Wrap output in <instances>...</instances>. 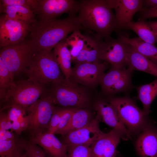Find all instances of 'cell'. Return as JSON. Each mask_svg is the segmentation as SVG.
I'll return each instance as SVG.
<instances>
[{"label":"cell","instance_id":"6da1fadb","mask_svg":"<svg viewBox=\"0 0 157 157\" xmlns=\"http://www.w3.org/2000/svg\"><path fill=\"white\" fill-rule=\"evenodd\" d=\"M81 30H84L75 16L68 15L62 19L36 20L31 25L28 40L35 50L51 51L69 34Z\"/></svg>","mask_w":157,"mask_h":157},{"label":"cell","instance_id":"f546056e","mask_svg":"<svg viewBox=\"0 0 157 157\" xmlns=\"http://www.w3.org/2000/svg\"><path fill=\"white\" fill-rule=\"evenodd\" d=\"M14 76L0 58V98L4 100L7 92L14 83Z\"/></svg>","mask_w":157,"mask_h":157},{"label":"cell","instance_id":"d6986e66","mask_svg":"<svg viewBox=\"0 0 157 157\" xmlns=\"http://www.w3.org/2000/svg\"><path fill=\"white\" fill-rule=\"evenodd\" d=\"M30 140L38 145L52 157H68L67 146L54 134L47 131L31 137Z\"/></svg>","mask_w":157,"mask_h":157},{"label":"cell","instance_id":"d590c367","mask_svg":"<svg viewBox=\"0 0 157 157\" xmlns=\"http://www.w3.org/2000/svg\"><path fill=\"white\" fill-rule=\"evenodd\" d=\"M138 15L140 19L157 18V8H142L140 11Z\"/></svg>","mask_w":157,"mask_h":157},{"label":"cell","instance_id":"5b68a950","mask_svg":"<svg viewBox=\"0 0 157 157\" xmlns=\"http://www.w3.org/2000/svg\"><path fill=\"white\" fill-rule=\"evenodd\" d=\"M105 98L114 107L131 138L137 136L151 121L128 96Z\"/></svg>","mask_w":157,"mask_h":157},{"label":"cell","instance_id":"74e56055","mask_svg":"<svg viewBox=\"0 0 157 157\" xmlns=\"http://www.w3.org/2000/svg\"><path fill=\"white\" fill-rule=\"evenodd\" d=\"M15 138L13 132L8 130H0V140H10Z\"/></svg>","mask_w":157,"mask_h":157},{"label":"cell","instance_id":"1f68e13d","mask_svg":"<svg viewBox=\"0 0 157 157\" xmlns=\"http://www.w3.org/2000/svg\"><path fill=\"white\" fill-rule=\"evenodd\" d=\"M67 147L68 157H92L90 147L72 145Z\"/></svg>","mask_w":157,"mask_h":157},{"label":"cell","instance_id":"f1b7e54d","mask_svg":"<svg viewBox=\"0 0 157 157\" xmlns=\"http://www.w3.org/2000/svg\"><path fill=\"white\" fill-rule=\"evenodd\" d=\"M24 152L22 139L0 140L1 157H18Z\"/></svg>","mask_w":157,"mask_h":157},{"label":"cell","instance_id":"e0dca14e","mask_svg":"<svg viewBox=\"0 0 157 157\" xmlns=\"http://www.w3.org/2000/svg\"><path fill=\"white\" fill-rule=\"evenodd\" d=\"M136 137L134 146L140 157H157V127L153 121Z\"/></svg>","mask_w":157,"mask_h":157},{"label":"cell","instance_id":"cb8c5ba5","mask_svg":"<svg viewBox=\"0 0 157 157\" xmlns=\"http://www.w3.org/2000/svg\"><path fill=\"white\" fill-rule=\"evenodd\" d=\"M53 49L54 55L65 78H71L72 57L65 39L57 44Z\"/></svg>","mask_w":157,"mask_h":157},{"label":"cell","instance_id":"60d3db41","mask_svg":"<svg viewBox=\"0 0 157 157\" xmlns=\"http://www.w3.org/2000/svg\"><path fill=\"white\" fill-rule=\"evenodd\" d=\"M153 32L157 35V21L147 22Z\"/></svg>","mask_w":157,"mask_h":157},{"label":"cell","instance_id":"7a4b0ae2","mask_svg":"<svg viewBox=\"0 0 157 157\" xmlns=\"http://www.w3.org/2000/svg\"><path fill=\"white\" fill-rule=\"evenodd\" d=\"M79 1L80 9L76 18L87 33L94 31L100 39H105L117 28L115 15L105 0Z\"/></svg>","mask_w":157,"mask_h":157},{"label":"cell","instance_id":"b9f144b4","mask_svg":"<svg viewBox=\"0 0 157 157\" xmlns=\"http://www.w3.org/2000/svg\"><path fill=\"white\" fill-rule=\"evenodd\" d=\"M18 157H27L24 152L19 155Z\"/></svg>","mask_w":157,"mask_h":157},{"label":"cell","instance_id":"9c48e42d","mask_svg":"<svg viewBox=\"0 0 157 157\" xmlns=\"http://www.w3.org/2000/svg\"><path fill=\"white\" fill-rule=\"evenodd\" d=\"M133 72L128 68L111 67L103 75L99 83L102 95L107 98L118 93L129 91L133 88L131 81Z\"/></svg>","mask_w":157,"mask_h":157},{"label":"cell","instance_id":"4dcf8cb0","mask_svg":"<svg viewBox=\"0 0 157 157\" xmlns=\"http://www.w3.org/2000/svg\"><path fill=\"white\" fill-rule=\"evenodd\" d=\"M22 143L27 157H52L40 146L30 140L22 139Z\"/></svg>","mask_w":157,"mask_h":157},{"label":"cell","instance_id":"ab89813d","mask_svg":"<svg viewBox=\"0 0 157 157\" xmlns=\"http://www.w3.org/2000/svg\"><path fill=\"white\" fill-rule=\"evenodd\" d=\"M142 8H157V0H142Z\"/></svg>","mask_w":157,"mask_h":157},{"label":"cell","instance_id":"ffe728a7","mask_svg":"<svg viewBox=\"0 0 157 157\" xmlns=\"http://www.w3.org/2000/svg\"><path fill=\"white\" fill-rule=\"evenodd\" d=\"M127 66L133 71H139L157 77V65L139 53L130 45Z\"/></svg>","mask_w":157,"mask_h":157},{"label":"cell","instance_id":"30bf717a","mask_svg":"<svg viewBox=\"0 0 157 157\" xmlns=\"http://www.w3.org/2000/svg\"><path fill=\"white\" fill-rule=\"evenodd\" d=\"M101 39L100 45L99 58L101 60L109 64L111 67L126 68L128 63L130 45L110 36Z\"/></svg>","mask_w":157,"mask_h":157},{"label":"cell","instance_id":"f35d334b","mask_svg":"<svg viewBox=\"0 0 157 157\" xmlns=\"http://www.w3.org/2000/svg\"><path fill=\"white\" fill-rule=\"evenodd\" d=\"M12 131H14L17 135H20L24 131L21 126L20 122L17 120L12 122Z\"/></svg>","mask_w":157,"mask_h":157},{"label":"cell","instance_id":"ba28073f","mask_svg":"<svg viewBox=\"0 0 157 157\" xmlns=\"http://www.w3.org/2000/svg\"><path fill=\"white\" fill-rule=\"evenodd\" d=\"M48 90L47 87L28 79L14 81L4 100L19 104L26 108L36 101Z\"/></svg>","mask_w":157,"mask_h":157},{"label":"cell","instance_id":"7402d4cb","mask_svg":"<svg viewBox=\"0 0 157 157\" xmlns=\"http://www.w3.org/2000/svg\"><path fill=\"white\" fill-rule=\"evenodd\" d=\"M118 38L134 49L139 53L157 65V47L139 37L130 38L127 34H119Z\"/></svg>","mask_w":157,"mask_h":157},{"label":"cell","instance_id":"7c38bea8","mask_svg":"<svg viewBox=\"0 0 157 157\" xmlns=\"http://www.w3.org/2000/svg\"><path fill=\"white\" fill-rule=\"evenodd\" d=\"M108 64L105 62L75 64L72 68L71 78L81 85L94 90L99 84Z\"/></svg>","mask_w":157,"mask_h":157},{"label":"cell","instance_id":"d4e9b609","mask_svg":"<svg viewBox=\"0 0 157 157\" xmlns=\"http://www.w3.org/2000/svg\"><path fill=\"white\" fill-rule=\"evenodd\" d=\"M93 118L92 113L88 108L77 109L66 126L58 134L64 137L69 133L85 126Z\"/></svg>","mask_w":157,"mask_h":157},{"label":"cell","instance_id":"5bb4252c","mask_svg":"<svg viewBox=\"0 0 157 157\" xmlns=\"http://www.w3.org/2000/svg\"><path fill=\"white\" fill-rule=\"evenodd\" d=\"M92 106L100 122L105 123L112 129L117 131L121 135L122 139L126 140L131 138L115 109L105 98L100 97L95 99Z\"/></svg>","mask_w":157,"mask_h":157},{"label":"cell","instance_id":"83f0119b","mask_svg":"<svg viewBox=\"0 0 157 157\" xmlns=\"http://www.w3.org/2000/svg\"><path fill=\"white\" fill-rule=\"evenodd\" d=\"M124 29L131 30L143 41L155 45L157 42V35L151 29L147 22L140 19L136 22H131L127 24Z\"/></svg>","mask_w":157,"mask_h":157},{"label":"cell","instance_id":"4fadbf2b","mask_svg":"<svg viewBox=\"0 0 157 157\" xmlns=\"http://www.w3.org/2000/svg\"><path fill=\"white\" fill-rule=\"evenodd\" d=\"M31 25L8 18L0 17V47L13 45L25 40L29 35Z\"/></svg>","mask_w":157,"mask_h":157},{"label":"cell","instance_id":"603a6c76","mask_svg":"<svg viewBox=\"0 0 157 157\" xmlns=\"http://www.w3.org/2000/svg\"><path fill=\"white\" fill-rule=\"evenodd\" d=\"M1 12L8 18L31 25L35 21V14L31 10L17 5H4L0 3Z\"/></svg>","mask_w":157,"mask_h":157},{"label":"cell","instance_id":"d6a6232c","mask_svg":"<svg viewBox=\"0 0 157 157\" xmlns=\"http://www.w3.org/2000/svg\"><path fill=\"white\" fill-rule=\"evenodd\" d=\"M26 109L19 104L10 102L7 113L10 121L13 122L25 116Z\"/></svg>","mask_w":157,"mask_h":157},{"label":"cell","instance_id":"e575fe53","mask_svg":"<svg viewBox=\"0 0 157 157\" xmlns=\"http://www.w3.org/2000/svg\"><path fill=\"white\" fill-rule=\"evenodd\" d=\"M37 0H1L0 3L4 5H17L28 8L33 11Z\"/></svg>","mask_w":157,"mask_h":157},{"label":"cell","instance_id":"4316f807","mask_svg":"<svg viewBox=\"0 0 157 157\" xmlns=\"http://www.w3.org/2000/svg\"><path fill=\"white\" fill-rule=\"evenodd\" d=\"M91 35L87 33L82 34L79 30L73 32L65 39L66 44L69 50L72 57V63L88 43Z\"/></svg>","mask_w":157,"mask_h":157},{"label":"cell","instance_id":"8d00e7d4","mask_svg":"<svg viewBox=\"0 0 157 157\" xmlns=\"http://www.w3.org/2000/svg\"><path fill=\"white\" fill-rule=\"evenodd\" d=\"M12 123L7 113L1 111L0 114V130L11 129Z\"/></svg>","mask_w":157,"mask_h":157},{"label":"cell","instance_id":"52a82bcc","mask_svg":"<svg viewBox=\"0 0 157 157\" xmlns=\"http://www.w3.org/2000/svg\"><path fill=\"white\" fill-rule=\"evenodd\" d=\"M0 49V58L14 77L24 72L34 50L28 39Z\"/></svg>","mask_w":157,"mask_h":157},{"label":"cell","instance_id":"836d02e7","mask_svg":"<svg viewBox=\"0 0 157 157\" xmlns=\"http://www.w3.org/2000/svg\"><path fill=\"white\" fill-rule=\"evenodd\" d=\"M65 108L62 107L61 108L56 107L51 118L47 132L55 134Z\"/></svg>","mask_w":157,"mask_h":157},{"label":"cell","instance_id":"44dd1931","mask_svg":"<svg viewBox=\"0 0 157 157\" xmlns=\"http://www.w3.org/2000/svg\"><path fill=\"white\" fill-rule=\"evenodd\" d=\"M101 39L93 34L88 43L77 56L72 63L75 64L100 62V45Z\"/></svg>","mask_w":157,"mask_h":157},{"label":"cell","instance_id":"484cf974","mask_svg":"<svg viewBox=\"0 0 157 157\" xmlns=\"http://www.w3.org/2000/svg\"><path fill=\"white\" fill-rule=\"evenodd\" d=\"M137 91V98L142 103V110L149 115L150 108L153 101L157 95V79L152 82L136 87Z\"/></svg>","mask_w":157,"mask_h":157},{"label":"cell","instance_id":"9a60e30c","mask_svg":"<svg viewBox=\"0 0 157 157\" xmlns=\"http://www.w3.org/2000/svg\"><path fill=\"white\" fill-rule=\"evenodd\" d=\"M99 122L96 116L85 126L67 134L63 137L62 142L67 146L81 145L90 147L104 133L100 129Z\"/></svg>","mask_w":157,"mask_h":157},{"label":"cell","instance_id":"8fae6325","mask_svg":"<svg viewBox=\"0 0 157 157\" xmlns=\"http://www.w3.org/2000/svg\"><path fill=\"white\" fill-rule=\"evenodd\" d=\"M80 9L79 1L74 0H37L33 10L39 20L56 18L66 13L75 16Z\"/></svg>","mask_w":157,"mask_h":157},{"label":"cell","instance_id":"ac0fdd59","mask_svg":"<svg viewBox=\"0 0 157 157\" xmlns=\"http://www.w3.org/2000/svg\"><path fill=\"white\" fill-rule=\"evenodd\" d=\"M122 137L112 129L104 133L90 146L92 157H117V147Z\"/></svg>","mask_w":157,"mask_h":157},{"label":"cell","instance_id":"277c9868","mask_svg":"<svg viewBox=\"0 0 157 157\" xmlns=\"http://www.w3.org/2000/svg\"><path fill=\"white\" fill-rule=\"evenodd\" d=\"M24 72L28 79L46 87L65 78L51 50L34 49Z\"/></svg>","mask_w":157,"mask_h":157},{"label":"cell","instance_id":"8992f818","mask_svg":"<svg viewBox=\"0 0 157 157\" xmlns=\"http://www.w3.org/2000/svg\"><path fill=\"white\" fill-rule=\"evenodd\" d=\"M48 90L35 103L28 107L25 117L31 137L47 131L50 120L55 109Z\"/></svg>","mask_w":157,"mask_h":157},{"label":"cell","instance_id":"3957f363","mask_svg":"<svg viewBox=\"0 0 157 157\" xmlns=\"http://www.w3.org/2000/svg\"><path fill=\"white\" fill-rule=\"evenodd\" d=\"M93 89L81 85L71 78H65L51 84L48 92L54 105L64 108H85L92 106Z\"/></svg>","mask_w":157,"mask_h":157},{"label":"cell","instance_id":"2e32d148","mask_svg":"<svg viewBox=\"0 0 157 157\" xmlns=\"http://www.w3.org/2000/svg\"><path fill=\"white\" fill-rule=\"evenodd\" d=\"M105 0L110 7L115 11L117 28H124L132 21L135 14L142 8V0Z\"/></svg>","mask_w":157,"mask_h":157}]
</instances>
